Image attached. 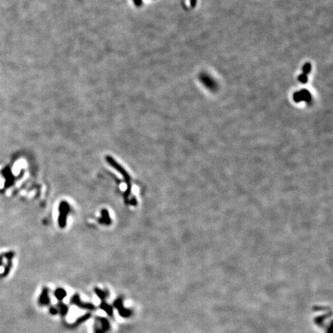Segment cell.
Instances as JSON below:
<instances>
[{
    "label": "cell",
    "instance_id": "6da1fadb",
    "mask_svg": "<svg viewBox=\"0 0 333 333\" xmlns=\"http://www.w3.org/2000/svg\"><path fill=\"white\" fill-rule=\"evenodd\" d=\"M110 328L111 325L109 320L102 317L96 318L93 327L94 333H108Z\"/></svg>",
    "mask_w": 333,
    "mask_h": 333
},
{
    "label": "cell",
    "instance_id": "7a4b0ae2",
    "mask_svg": "<svg viewBox=\"0 0 333 333\" xmlns=\"http://www.w3.org/2000/svg\"><path fill=\"white\" fill-rule=\"evenodd\" d=\"M70 301L72 304H74V305L80 307V308H83V309L95 310L96 308V307L94 306L93 304H91V303H83L82 301H80V297L77 295H73Z\"/></svg>",
    "mask_w": 333,
    "mask_h": 333
},
{
    "label": "cell",
    "instance_id": "3957f363",
    "mask_svg": "<svg viewBox=\"0 0 333 333\" xmlns=\"http://www.w3.org/2000/svg\"><path fill=\"white\" fill-rule=\"evenodd\" d=\"M39 304L42 306L48 305L50 303V298L49 296L48 289H42L39 298Z\"/></svg>",
    "mask_w": 333,
    "mask_h": 333
},
{
    "label": "cell",
    "instance_id": "277c9868",
    "mask_svg": "<svg viewBox=\"0 0 333 333\" xmlns=\"http://www.w3.org/2000/svg\"><path fill=\"white\" fill-rule=\"evenodd\" d=\"M54 295L59 301H62L66 295V292L63 288H58L54 292Z\"/></svg>",
    "mask_w": 333,
    "mask_h": 333
},
{
    "label": "cell",
    "instance_id": "5b68a950",
    "mask_svg": "<svg viewBox=\"0 0 333 333\" xmlns=\"http://www.w3.org/2000/svg\"><path fill=\"white\" fill-rule=\"evenodd\" d=\"M57 310H58V312L60 313L62 316H65V315H66V313L68 312V311H69V308H68V307H67L66 305H65V304H63V303L59 302L58 304V308H57Z\"/></svg>",
    "mask_w": 333,
    "mask_h": 333
},
{
    "label": "cell",
    "instance_id": "8992f818",
    "mask_svg": "<svg viewBox=\"0 0 333 333\" xmlns=\"http://www.w3.org/2000/svg\"><path fill=\"white\" fill-rule=\"evenodd\" d=\"M100 308H102L104 311H105L109 315H110V316H112L113 314H114V311H113V308L112 307L110 306V305H107V303H105L104 301H103L102 303H101V305H100Z\"/></svg>",
    "mask_w": 333,
    "mask_h": 333
},
{
    "label": "cell",
    "instance_id": "52a82bcc",
    "mask_svg": "<svg viewBox=\"0 0 333 333\" xmlns=\"http://www.w3.org/2000/svg\"><path fill=\"white\" fill-rule=\"evenodd\" d=\"M96 293H97V295H98V297H99L101 300L105 299V298L107 297V295H107V291H102V290L100 289H96Z\"/></svg>",
    "mask_w": 333,
    "mask_h": 333
},
{
    "label": "cell",
    "instance_id": "ba28073f",
    "mask_svg": "<svg viewBox=\"0 0 333 333\" xmlns=\"http://www.w3.org/2000/svg\"><path fill=\"white\" fill-rule=\"evenodd\" d=\"M90 317V314H86L85 315H83V316L80 317V318H77L76 321V324H77V325H80V324L83 323V321H85L86 320L88 319Z\"/></svg>",
    "mask_w": 333,
    "mask_h": 333
},
{
    "label": "cell",
    "instance_id": "9c48e42d",
    "mask_svg": "<svg viewBox=\"0 0 333 333\" xmlns=\"http://www.w3.org/2000/svg\"><path fill=\"white\" fill-rule=\"evenodd\" d=\"M49 312H50L52 315H56V314H57V313H58V310H57V308H55V307H52V308L49 309Z\"/></svg>",
    "mask_w": 333,
    "mask_h": 333
}]
</instances>
